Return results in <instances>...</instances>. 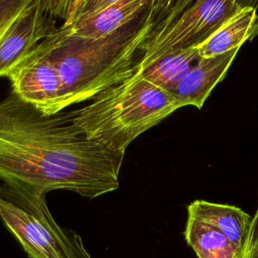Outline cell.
Here are the masks:
<instances>
[{
	"mask_svg": "<svg viewBox=\"0 0 258 258\" xmlns=\"http://www.w3.org/2000/svg\"><path fill=\"white\" fill-rule=\"evenodd\" d=\"M124 155L89 139L72 113L44 115L13 91L0 101V180L95 199L119 187Z\"/></svg>",
	"mask_w": 258,
	"mask_h": 258,
	"instance_id": "obj_1",
	"label": "cell"
},
{
	"mask_svg": "<svg viewBox=\"0 0 258 258\" xmlns=\"http://www.w3.org/2000/svg\"><path fill=\"white\" fill-rule=\"evenodd\" d=\"M162 1L151 0L138 17L102 38L73 36L57 26L38 43L61 80L58 112L93 100L134 74L141 46L158 17Z\"/></svg>",
	"mask_w": 258,
	"mask_h": 258,
	"instance_id": "obj_2",
	"label": "cell"
},
{
	"mask_svg": "<svg viewBox=\"0 0 258 258\" xmlns=\"http://www.w3.org/2000/svg\"><path fill=\"white\" fill-rule=\"evenodd\" d=\"M181 107L174 95L133 75L71 113L74 125L89 139L125 155L133 140Z\"/></svg>",
	"mask_w": 258,
	"mask_h": 258,
	"instance_id": "obj_3",
	"label": "cell"
},
{
	"mask_svg": "<svg viewBox=\"0 0 258 258\" xmlns=\"http://www.w3.org/2000/svg\"><path fill=\"white\" fill-rule=\"evenodd\" d=\"M45 194L0 184V218L30 258H92L81 237L53 219Z\"/></svg>",
	"mask_w": 258,
	"mask_h": 258,
	"instance_id": "obj_4",
	"label": "cell"
},
{
	"mask_svg": "<svg viewBox=\"0 0 258 258\" xmlns=\"http://www.w3.org/2000/svg\"><path fill=\"white\" fill-rule=\"evenodd\" d=\"M248 3L236 0L162 1L158 17L141 46L137 61L197 47Z\"/></svg>",
	"mask_w": 258,
	"mask_h": 258,
	"instance_id": "obj_5",
	"label": "cell"
},
{
	"mask_svg": "<svg viewBox=\"0 0 258 258\" xmlns=\"http://www.w3.org/2000/svg\"><path fill=\"white\" fill-rule=\"evenodd\" d=\"M151 0H76L61 1L66 33L87 39L105 37L138 17Z\"/></svg>",
	"mask_w": 258,
	"mask_h": 258,
	"instance_id": "obj_6",
	"label": "cell"
},
{
	"mask_svg": "<svg viewBox=\"0 0 258 258\" xmlns=\"http://www.w3.org/2000/svg\"><path fill=\"white\" fill-rule=\"evenodd\" d=\"M56 18L52 1H29L0 40V77H8L57 27Z\"/></svg>",
	"mask_w": 258,
	"mask_h": 258,
	"instance_id": "obj_7",
	"label": "cell"
},
{
	"mask_svg": "<svg viewBox=\"0 0 258 258\" xmlns=\"http://www.w3.org/2000/svg\"><path fill=\"white\" fill-rule=\"evenodd\" d=\"M13 92L44 115L59 113L62 84L59 74L38 44L8 76Z\"/></svg>",
	"mask_w": 258,
	"mask_h": 258,
	"instance_id": "obj_8",
	"label": "cell"
},
{
	"mask_svg": "<svg viewBox=\"0 0 258 258\" xmlns=\"http://www.w3.org/2000/svg\"><path fill=\"white\" fill-rule=\"evenodd\" d=\"M240 48L214 56L201 57L171 94L184 106L202 109L213 89L226 76Z\"/></svg>",
	"mask_w": 258,
	"mask_h": 258,
	"instance_id": "obj_9",
	"label": "cell"
},
{
	"mask_svg": "<svg viewBox=\"0 0 258 258\" xmlns=\"http://www.w3.org/2000/svg\"><path fill=\"white\" fill-rule=\"evenodd\" d=\"M187 215L203 221L222 232L246 257V248L252 217L242 209L204 200H196L187 206Z\"/></svg>",
	"mask_w": 258,
	"mask_h": 258,
	"instance_id": "obj_10",
	"label": "cell"
},
{
	"mask_svg": "<svg viewBox=\"0 0 258 258\" xmlns=\"http://www.w3.org/2000/svg\"><path fill=\"white\" fill-rule=\"evenodd\" d=\"M200 58L197 47L171 51L151 59L137 61L133 75L172 93Z\"/></svg>",
	"mask_w": 258,
	"mask_h": 258,
	"instance_id": "obj_11",
	"label": "cell"
},
{
	"mask_svg": "<svg viewBox=\"0 0 258 258\" xmlns=\"http://www.w3.org/2000/svg\"><path fill=\"white\" fill-rule=\"evenodd\" d=\"M256 2L249 3L223 22L197 46L200 57H209L239 48L253 33L257 18Z\"/></svg>",
	"mask_w": 258,
	"mask_h": 258,
	"instance_id": "obj_12",
	"label": "cell"
},
{
	"mask_svg": "<svg viewBox=\"0 0 258 258\" xmlns=\"http://www.w3.org/2000/svg\"><path fill=\"white\" fill-rule=\"evenodd\" d=\"M184 239L199 258H246L222 232L188 215Z\"/></svg>",
	"mask_w": 258,
	"mask_h": 258,
	"instance_id": "obj_13",
	"label": "cell"
},
{
	"mask_svg": "<svg viewBox=\"0 0 258 258\" xmlns=\"http://www.w3.org/2000/svg\"><path fill=\"white\" fill-rule=\"evenodd\" d=\"M30 0H0V40Z\"/></svg>",
	"mask_w": 258,
	"mask_h": 258,
	"instance_id": "obj_14",
	"label": "cell"
},
{
	"mask_svg": "<svg viewBox=\"0 0 258 258\" xmlns=\"http://www.w3.org/2000/svg\"><path fill=\"white\" fill-rule=\"evenodd\" d=\"M246 258H258V211H255L252 217L246 248Z\"/></svg>",
	"mask_w": 258,
	"mask_h": 258,
	"instance_id": "obj_15",
	"label": "cell"
},
{
	"mask_svg": "<svg viewBox=\"0 0 258 258\" xmlns=\"http://www.w3.org/2000/svg\"><path fill=\"white\" fill-rule=\"evenodd\" d=\"M256 211H258V206H257V209H256Z\"/></svg>",
	"mask_w": 258,
	"mask_h": 258,
	"instance_id": "obj_16",
	"label": "cell"
}]
</instances>
